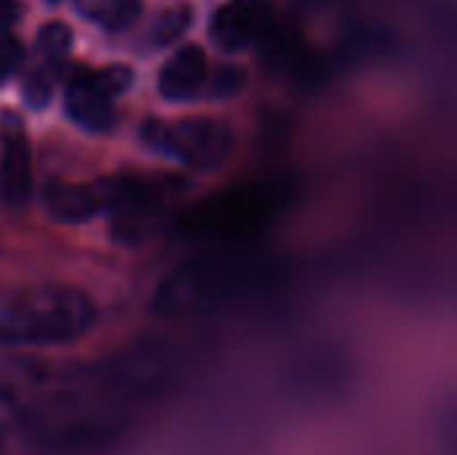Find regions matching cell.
I'll use <instances>...</instances> for the list:
<instances>
[{
    "label": "cell",
    "instance_id": "cell-1",
    "mask_svg": "<svg viewBox=\"0 0 457 455\" xmlns=\"http://www.w3.org/2000/svg\"><path fill=\"white\" fill-rule=\"evenodd\" d=\"M96 322L94 300L67 284L0 287V346H64Z\"/></svg>",
    "mask_w": 457,
    "mask_h": 455
},
{
    "label": "cell",
    "instance_id": "cell-2",
    "mask_svg": "<svg viewBox=\"0 0 457 455\" xmlns=\"http://www.w3.org/2000/svg\"><path fill=\"white\" fill-rule=\"evenodd\" d=\"M145 139L153 147L198 169L220 166L233 150L230 126L212 118H185L174 123L153 121L145 126Z\"/></svg>",
    "mask_w": 457,
    "mask_h": 455
},
{
    "label": "cell",
    "instance_id": "cell-3",
    "mask_svg": "<svg viewBox=\"0 0 457 455\" xmlns=\"http://www.w3.org/2000/svg\"><path fill=\"white\" fill-rule=\"evenodd\" d=\"M276 209L270 190L246 188L201 204L185 223L193 233H244L262 225Z\"/></svg>",
    "mask_w": 457,
    "mask_h": 455
},
{
    "label": "cell",
    "instance_id": "cell-4",
    "mask_svg": "<svg viewBox=\"0 0 457 455\" xmlns=\"http://www.w3.org/2000/svg\"><path fill=\"white\" fill-rule=\"evenodd\" d=\"M166 193L145 180L123 177L107 180V212L112 215V231L120 241H142L161 220Z\"/></svg>",
    "mask_w": 457,
    "mask_h": 455
},
{
    "label": "cell",
    "instance_id": "cell-5",
    "mask_svg": "<svg viewBox=\"0 0 457 455\" xmlns=\"http://www.w3.org/2000/svg\"><path fill=\"white\" fill-rule=\"evenodd\" d=\"M270 27V5L265 0H228L212 19V38L225 51H244Z\"/></svg>",
    "mask_w": 457,
    "mask_h": 455
},
{
    "label": "cell",
    "instance_id": "cell-6",
    "mask_svg": "<svg viewBox=\"0 0 457 455\" xmlns=\"http://www.w3.org/2000/svg\"><path fill=\"white\" fill-rule=\"evenodd\" d=\"M115 97L102 86L96 70L78 67L67 80V113L88 131H107L115 126Z\"/></svg>",
    "mask_w": 457,
    "mask_h": 455
},
{
    "label": "cell",
    "instance_id": "cell-7",
    "mask_svg": "<svg viewBox=\"0 0 457 455\" xmlns=\"http://www.w3.org/2000/svg\"><path fill=\"white\" fill-rule=\"evenodd\" d=\"M46 212L59 223H86L96 212L107 209V180L83 182H48L43 190Z\"/></svg>",
    "mask_w": 457,
    "mask_h": 455
},
{
    "label": "cell",
    "instance_id": "cell-8",
    "mask_svg": "<svg viewBox=\"0 0 457 455\" xmlns=\"http://www.w3.org/2000/svg\"><path fill=\"white\" fill-rule=\"evenodd\" d=\"M32 188V153L29 142L19 129L5 131L0 153V201L19 206L27 201Z\"/></svg>",
    "mask_w": 457,
    "mask_h": 455
},
{
    "label": "cell",
    "instance_id": "cell-9",
    "mask_svg": "<svg viewBox=\"0 0 457 455\" xmlns=\"http://www.w3.org/2000/svg\"><path fill=\"white\" fill-rule=\"evenodd\" d=\"M204 78H206V54L198 46H185L163 64L158 86L166 99L182 102L198 94Z\"/></svg>",
    "mask_w": 457,
    "mask_h": 455
},
{
    "label": "cell",
    "instance_id": "cell-10",
    "mask_svg": "<svg viewBox=\"0 0 457 455\" xmlns=\"http://www.w3.org/2000/svg\"><path fill=\"white\" fill-rule=\"evenodd\" d=\"M75 5L104 29H123L139 16V0H75Z\"/></svg>",
    "mask_w": 457,
    "mask_h": 455
},
{
    "label": "cell",
    "instance_id": "cell-11",
    "mask_svg": "<svg viewBox=\"0 0 457 455\" xmlns=\"http://www.w3.org/2000/svg\"><path fill=\"white\" fill-rule=\"evenodd\" d=\"M70 46H72V32L62 21H48L37 32V51H40L43 62H48L54 67L70 54Z\"/></svg>",
    "mask_w": 457,
    "mask_h": 455
},
{
    "label": "cell",
    "instance_id": "cell-12",
    "mask_svg": "<svg viewBox=\"0 0 457 455\" xmlns=\"http://www.w3.org/2000/svg\"><path fill=\"white\" fill-rule=\"evenodd\" d=\"M190 19H193L190 5H174V8L163 11L158 16V21L153 24V43L155 46H166V43L177 40L187 29Z\"/></svg>",
    "mask_w": 457,
    "mask_h": 455
},
{
    "label": "cell",
    "instance_id": "cell-13",
    "mask_svg": "<svg viewBox=\"0 0 457 455\" xmlns=\"http://www.w3.org/2000/svg\"><path fill=\"white\" fill-rule=\"evenodd\" d=\"M54 64L48 62H40L37 67H32L27 75H24V99L32 105V107H43L48 99H51V88H54Z\"/></svg>",
    "mask_w": 457,
    "mask_h": 455
},
{
    "label": "cell",
    "instance_id": "cell-14",
    "mask_svg": "<svg viewBox=\"0 0 457 455\" xmlns=\"http://www.w3.org/2000/svg\"><path fill=\"white\" fill-rule=\"evenodd\" d=\"M19 426H21V408L16 405V400L8 392L0 389V455H5L8 442Z\"/></svg>",
    "mask_w": 457,
    "mask_h": 455
},
{
    "label": "cell",
    "instance_id": "cell-15",
    "mask_svg": "<svg viewBox=\"0 0 457 455\" xmlns=\"http://www.w3.org/2000/svg\"><path fill=\"white\" fill-rule=\"evenodd\" d=\"M436 429H439V442H442L445 453L457 455V397L450 400L445 405V410L439 413Z\"/></svg>",
    "mask_w": 457,
    "mask_h": 455
},
{
    "label": "cell",
    "instance_id": "cell-16",
    "mask_svg": "<svg viewBox=\"0 0 457 455\" xmlns=\"http://www.w3.org/2000/svg\"><path fill=\"white\" fill-rule=\"evenodd\" d=\"M21 56H24L21 43H19L13 35L0 32V83H5V80L19 70Z\"/></svg>",
    "mask_w": 457,
    "mask_h": 455
},
{
    "label": "cell",
    "instance_id": "cell-17",
    "mask_svg": "<svg viewBox=\"0 0 457 455\" xmlns=\"http://www.w3.org/2000/svg\"><path fill=\"white\" fill-rule=\"evenodd\" d=\"M19 19V3L16 0H0V32H5Z\"/></svg>",
    "mask_w": 457,
    "mask_h": 455
},
{
    "label": "cell",
    "instance_id": "cell-18",
    "mask_svg": "<svg viewBox=\"0 0 457 455\" xmlns=\"http://www.w3.org/2000/svg\"><path fill=\"white\" fill-rule=\"evenodd\" d=\"M214 86H217V94H225V91H236V86H238V75H236L233 70H222Z\"/></svg>",
    "mask_w": 457,
    "mask_h": 455
}]
</instances>
